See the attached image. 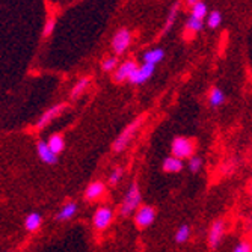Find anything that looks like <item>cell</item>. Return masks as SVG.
<instances>
[{
	"label": "cell",
	"instance_id": "obj_1",
	"mask_svg": "<svg viewBox=\"0 0 252 252\" xmlns=\"http://www.w3.org/2000/svg\"><path fill=\"white\" fill-rule=\"evenodd\" d=\"M145 118H147V115L144 113V115H141V117H137L134 121H131L121 133H120V136L115 139V142L112 144V150L115 151V153H123L127 147H128V144L131 142V139L134 137V134H136V131L141 128V126L144 124V121H145Z\"/></svg>",
	"mask_w": 252,
	"mask_h": 252
},
{
	"label": "cell",
	"instance_id": "obj_2",
	"mask_svg": "<svg viewBox=\"0 0 252 252\" xmlns=\"http://www.w3.org/2000/svg\"><path fill=\"white\" fill-rule=\"evenodd\" d=\"M141 202H142V193H141V189H139V185H137V181L131 183L124 199H123V204L120 207V215L121 216H130L133 212H136L137 209L141 207Z\"/></svg>",
	"mask_w": 252,
	"mask_h": 252
},
{
	"label": "cell",
	"instance_id": "obj_3",
	"mask_svg": "<svg viewBox=\"0 0 252 252\" xmlns=\"http://www.w3.org/2000/svg\"><path fill=\"white\" fill-rule=\"evenodd\" d=\"M171 153H172V157L180 158V160L190 158L195 153V141L185 136H177L172 141Z\"/></svg>",
	"mask_w": 252,
	"mask_h": 252
},
{
	"label": "cell",
	"instance_id": "obj_4",
	"mask_svg": "<svg viewBox=\"0 0 252 252\" xmlns=\"http://www.w3.org/2000/svg\"><path fill=\"white\" fill-rule=\"evenodd\" d=\"M131 42V33L128 29H120L112 38V49L115 55H123Z\"/></svg>",
	"mask_w": 252,
	"mask_h": 252
},
{
	"label": "cell",
	"instance_id": "obj_5",
	"mask_svg": "<svg viewBox=\"0 0 252 252\" xmlns=\"http://www.w3.org/2000/svg\"><path fill=\"white\" fill-rule=\"evenodd\" d=\"M154 70L156 66L154 65H150V63H144L141 66H137L136 70L131 73V76L128 77V82L131 85H142L145 83L148 79H151V76L154 74Z\"/></svg>",
	"mask_w": 252,
	"mask_h": 252
},
{
	"label": "cell",
	"instance_id": "obj_6",
	"mask_svg": "<svg viewBox=\"0 0 252 252\" xmlns=\"http://www.w3.org/2000/svg\"><path fill=\"white\" fill-rule=\"evenodd\" d=\"M154 219H156V210L151 205H141L136 212L134 223L139 228H147L154 222Z\"/></svg>",
	"mask_w": 252,
	"mask_h": 252
},
{
	"label": "cell",
	"instance_id": "obj_7",
	"mask_svg": "<svg viewBox=\"0 0 252 252\" xmlns=\"http://www.w3.org/2000/svg\"><path fill=\"white\" fill-rule=\"evenodd\" d=\"M68 107V104H65V103H59V104H56V106H52L50 109H47L45 110L42 115L39 117V120H38V123H36V128L39 130V128H44L45 126H49L56 117H59L61 113L65 110Z\"/></svg>",
	"mask_w": 252,
	"mask_h": 252
},
{
	"label": "cell",
	"instance_id": "obj_8",
	"mask_svg": "<svg viewBox=\"0 0 252 252\" xmlns=\"http://www.w3.org/2000/svg\"><path fill=\"white\" fill-rule=\"evenodd\" d=\"M113 220V212L107 205H101L94 213V226L97 230H106Z\"/></svg>",
	"mask_w": 252,
	"mask_h": 252
},
{
	"label": "cell",
	"instance_id": "obj_9",
	"mask_svg": "<svg viewBox=\"0 0 252 252\" xmlns=\"http://www.w3.org/2000/svg\"><path fill=\"white\" fill-rule=\"evenodd\" d=\"M223 233H225V223L222 219H218L213 222L212 228H210V233H209V246L212 249H216L222 239H223Z\"/></svg>",
	"mask_w": 252,
	"mask_h": 252
},
{
	"label": "cell",
	"instance_id": "obj_10",
	"mask_svg": "<svg viewBox=\"0 0 252 252\" xmlns=\"http://www.w3.org/2000/svg\"><path fill=\"white\" fill-rule=\"evenodd\" d=\"M137 65L134 61H126L123 62L121 65L117 66L115 73H113V80H115L117 83H123L124 80H128V77L131 76V73L136 70Z\"/></svg>",
	"mask_w": 252,
	"mask_h": 252
},
{
	"label": "cell",
	"instance_id": "obj_11",
	"mask_svg": "<svg viewBox=\"0 0 252 252\" xmlns=\"http://www.w3.org/2000/svg\"><path fill=\"white\" fill-rule=\"evenodd\" d=\"M36 153H38V157L42 160L44 163H47V165H56L58 163V156L50 151V148L47 147V142L38 141L36 142Z\"/></svg>",
	"mask_w": 252,
	"mask_h": 252
},
{
	"label": "cell",
	"instance_id": "obj_12",
	"mask_svg": "<svg viewBox=\"0 0 252 252\" xmlns=\"http://www.w3.org/2000/svg\"><path fill=\"white\" fill-rule=\"evenodd\" d=\"M106 190V186L103 181H93L85 190V199L86 201H95L98 199Z\"/></svg>",
	"mask_w": 252,
	"mask_h": 252
},
{
	"label": "cell",
	"instance_id": "obj_13",
	"mask_svg": "<svg viewBox=\"0 0 252 252\" xmlns=\"http://www.w3.org/2000/svg\"><path fill=\"white\" fill-rule=\"evenodd\" d=\"M188 5L192 8V14H190V17H193V18H196V20L204 21V18L207 17V14H209V8H207V5H205L204 2H198V0H189Z\"/></svg>",
	"mask_w": 252,
	"mask_h": 252
},
{
	"label": "cell",
	"instance_id": "obj_14",
	"mask_svg": "<svg viewBox=\"0 0 252 252\" xmlns=\"http://www.w3.org/2000/svg\"><path fill=\"white\" fill-rule=\"evenodd\" d=\"M77 210H79V205L76 202H68V204L63 205V207L59 210V213L56 215V220H59V222L70 220L71 218H74Z\"/></svg>",
	"mask_w": 252,
	"mask_h": 252
},
{
	"label": "cell",
	"instance_id": "obj_15",
	"mask_svg": "<svg viewBox=\"0 0 252 252\" xmlns=\"http://www.w3.org/2000/svg\"><path fill=\"white\" fill-rule=\"evenodd\" d=\"M47 147L50 148V151L53 154H61L65 148V139H63V136L59 134V133H55L49 137V141H47Z\"/></svg>",
	"mask_w": 252,
	"mask_h": 252
},
{
	"label": "cell",
	"instance_id": "obj_16",
	"mask_svg": "<svg viewBox=\"0 0 252 252\" xmlns=\"http://www.w3.org/2000/svg\"><path fill=\"white\" fill-rule=\"evenodd\" d=\"M165 58V50L163 49H160V47H156V49H151L148 52H145L144 55V63H150V65H154L158 63V62H162Z\"/></svg>",
	"mask_w": 252,
	"mask_h": 252
},
{
	"label": "cell",
	"instance_id": "obj_17",
	"mask_svg": "<svg viewBox=\"0 0 252 252\" xmlns=\"http://www.w3.org/2000/svg\"><path fill=\"white\" fill-rule=\"evenodd\" d=\"M163 171H166V172H180L183 168H185V162L183 160H180V158H175V157H172V156H169V157H166L165 160H163Z\"/></svg>",
	"mask_w": 252,
	"mask_h": 252
},
{
	"label": "cell",
	"instance_id": "obj_18",
	"mask_svg": "<svg viewBox=\"0 0 252 252\" xmlns=\"http://www.w3.org/2000/svg\"><path fill=\"white\" fill-rule=\"evenodd\" d=\"M41 223H42V216L39 213H36V212L28 215L26 219H25V228H26L28 231H36V230H39Z\"/></svg>",
	"mask_w": 252,
	"mask_h": 252
},
{
	"label": "cell",
	"instance_id": "obj_19",
	"mask_svg": "<svg viewBox=\"0 0 252 252\" xmlns=\"http://www.w3.org/2000/svg\"><path fill=\"white\" fill-rule=\"evenodd\" d=\"M91 85V77H82L74 86H73V89H71V98L73 100H77L83 93H85V91L88 89V86Z\"/></svg>",
	"mask_w": 252,
	"mask_h": 252
},
{
	"label": "cell",
	"instance_id": "obj_20",
	"mask_svg": "<svg viewBox=\"0 0 252 252\" xmlns=\"http://www.w3.org/2000/svg\"><path fill=\"white\" fill-rule=\"evenodd\" d=\"M225 101V94L220 88H213L212 93L209 95V103L212 107H218V106H222Z\"/></svg>",
	"mask_w": 252,
	"mask_h": 252
},
{
	"label": "cell",
	"instance_id": "obj_21",
	"mask_svg": "<svg viewBox=\"0 0 252 252\" xmlns=\"http://www.w3.org/2000/svg\"><path fill=\"white\" fill-rule=\"evenodd\" d=\"M207 26L210 28V29H216V28H219L220 26V23H222V14L219 12V11H216V9H213V11H210L209 14H207Z\"/></svg>",
	"mask_w": 252,
	"mask_h": 252
},
{
	"label": "cell",
	"instance_id": "obj_22",
	"mask_svg": "<svg viewBox=\"0 0 252 252\" xmlns=\"http://www.w3.org/2000/svg\"><path fill=\"white\" fill-rule=\"evenodd\" d=\"M177 14H178V3H174L169 14H168V18H166V23H165V26H163V35L168 33L171 31V28L174 26V23H175V18H177Z\"/></svg>",
	"mask_w": 252,
	"mask_h": 252
},
{
	"label": "cell",
	"instance_id": "obj_23",
	"mask_svg": "<svg viewBox=\"0 0 252 252\" xmlns=\"http://www.w3.org/2000/svg\"><path fill=\"white\" fill-rule=\"evenodd\" d=\"M189 237H190V226L186 225V223L181 225L177 230V233H175V242L177 243H185V242L189 240Z\"/></svg>",
	"mask_w": 252,
	"mask_h": 252
},
{
	"label": "cell",
	"instance_id": "obj_24",
	"mask_svg": "<svg viewBox=\"0 0 252 252\" xmlns=\"http://www.w3.org/2000/svg\"><path fill=\"white\" fill-rule=\"evenodd\" d=\"M186 29L190 31V32H193V33L201 32V31L204 29V21L196 20V18H193V17H189L188 21H186Z\"/></svg>",
	"mask_w": 252,
	"mask_h": 252
},
{
	"label": "cell",
	"instance_id": "obj_25",
	"mask_svg": "<svg viewBox=\"0 0 252 252\" xmlns=\"http://www.w3.org/2000/svg\"><path fill=\"white\" fill-rule=\"evenodd\" d=\"M117 66H118V59L113 56V58H107L103 61L101 63V68H103V71L106 73H110V71H115L117 70Z\"/></svg>",
	"mask_w": 252,
	"mask_h": 252
},
{
	"label": "cell",
	"instance_id": "obj_26",
	"mask_svg": "<svg viewBox=\"0 0 252 252\" xmlns=\"http://www.w3.org/2000/svg\"><path fill=\"white\" fill-rule=\"evenodd\" d=\"M123 174H124V171H123V168H115L112 172H110V175H109V185L110 186H117L118 183L121 181V178H123Z\"/></svg>",
	"mask_w": 252,
	"mask_h": 252
},
{
	"label": "cell",
	"instance_id": "obj_27",
	"mask_svg": "<svg viewBox=\"0 0 252 252\" xmlns=\"http://www.w3.org/2000/svg\"><path fill=\"white\" fill-rule=\"evenodd\" d=\"M189 171L190 172H193V174H196L199 169H201V166H202V158L201 157H198V156H192L190 158H189Z\"/></svg>",
	"mask_w": 252,
	"mask_h": 252
},
{
	"label": "cell",
	"instance_id": "obj_28",
	"mask_svg": "<svg viewBox=\"0 0 252 252\" xmlns=\"http://www.w3.org/2000/svg\"><path fill=\"white\" fill-rule=\"evenodd\" d=\"M56 28V20L55 18H47V21H45V25H44V29H42V35L47 38L53 33Z\"/></svg>",
	"mask_w": 252,
	"mask_h": 252
},
{
	"label": "cell",
	"instance_id": "obj_29",
	"mask_svg": "<svg viewBox=\"0 0 252 252\" xmlns=\"http://www.w3.org/2000/svg\"><path fill=\"white\" fill-rule=\"evenodd\" d=\"M233 252H251V243L249 242H240L236 245Z\"/></svg>",
	"mask_w": 252,
	"mask_h": 252
}]
</instances>
